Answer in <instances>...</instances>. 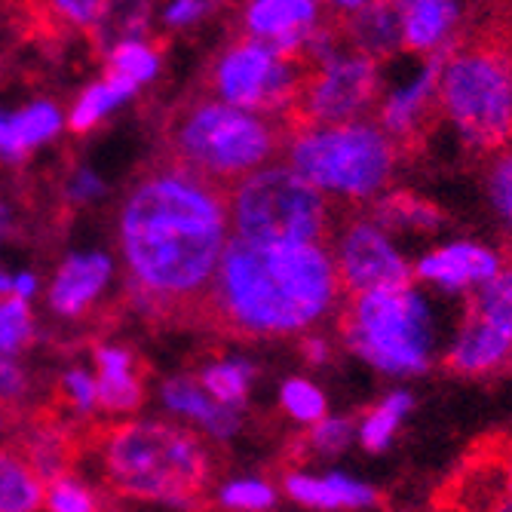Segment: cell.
Instances as JSON below:
<instances>
[{"label": "cell", "instance_id": "1", "mask_svg": "<svg viewBox=\"0 0 512 512\" xmlns=\"http://www.w3.org/2000/svg\"><path fill=\"white\" fill-rule=\"evenodd\" d=\"M129 304L166 325H197L230 243L227 188L169 160L138 175L117 212Z\"/></svg>", "mask_w": 512, "mask_h": 512}, {"label": "cell", "instance_id": "2", "mask_svg": "<svg viewBox=\"0 0 512 512\" xmlns=\"http://www.w3.org/2000/svg\"><path fill=\"white\" fill-rule=\"evenodd\" d=\"M344 298L332 246H258L230 237L197 325L224 338H292Z\"/></svg>", "mask_w": 512, "mask_h": 512}, {"label": "cell", "instance_id": "3", "mask_svg": "<svg viewBox=\"0 0 512 512\" xmlns=\"http://www.w3.org/2000/svg\"><path fill=\"white\" fill-rule=\"evenodd\" d=\"M89 451L99 457L102 479L117 497L206 506L215 457L194 430L166 421H111L96 424Z\"/></svg>", "mask_w": 512, "mask_h": 512}, {"label": "cell", "instance_id": "4", "mask_svg": "<svg viewBox=\"0 0 512 512\" xmlns=\"http://www.w3.org/2000/svg\"><path fill=\"white\" fill-rule=\"evenodd\" d=\"M286 120L243 111L212 96L178 102L163 120L160 157L218 188L276 163L286 145Z\"/></svg>", "mask_w": 512, "mask_h": 512}, {"label": "cell", "instance_id": "5", "mask_svg": "<svg viewBox=\"0 0 512 512\" xmlns=\"http://www.w3.org/2000/svg\"><path fill=\"white\" fill-rule=\"evenodd\" d=\"M439 53L442 117L482 160L512 148V40L473 16Z\"/></svg>", "mask_w": 512, "mask_h": 512}, {"label": "cell", "instance_id": "6", "mask_svg": "<svg viewBox=\"0 0 512 512\" xmlns=\"http://www.w3.org/2000/svg\"><path fill=\"white\" fill-rule=\"evenodd\" d=\"M399 148L375 120L289 126L283 163L350 209L371 206L390 188Z\"/></svg>", "mask_w": 512, "mask_h": 512}, {"label": "cell", "instance_id": "7", "mask_svg": "<svg viewBox=\"0 0 512 512\" xmlns=\"http://www.w3.org/2000/svg\"><path fill=\"white\" fill-rule=\"evenodd\" d=\"M230 237L258 246H329L338 203L289 163H267L227 188Z\"/></svg>", "mask_w": 512, "mask_h": 512}, {"label": "cell", "instance_id": "8", "mask_svg": "<svg viewBox=\"0 0 512 512\" xmlns=\"http://www.w3.org/2000/svg\"><path fill=\"white\" fill-rule=\"evenodd\" d=\"M338 332L353 353L390 375H417L430 365L433 325L411 286L347 295L338 310Z\"/></svg>", "mask_w": 512, "mask_h": 512}, {"label": "cell", "instance_id": "9", "mask_svg": "<svg viewBox=\"0 0 512 512\" xmlns=\"http://www.w3.org/2000/svg\"><path fill=\"white\" fill-rule=\"evenodd\" d=\"M310 65L301 56H283L267 43L234 37L206 65V96L243 111L289 120L304 89Z\"/></svg>", "mask_w": 512, "mask_h": 512}, {"label": "cell", "instance_id": "10", "mask_svg": "<svg viewBox=\"0 0 512 512\" xmlns=\"http://www.w3.org/2000/svg\"><path fill=\"white\" fill-rule=\"evenodd\" d=\"M381 62L341 50L310 68L286 126L368 120L381 99Z\"/></svg>", "mask_w": 512, "mask_h": 512}, {"label": "cell", "instance_id": "11", "mask_svg": "<svg viewBox=\"0 0 512 512\" xmlns=\"http://www.w3.org/2000/svg\"><path fill=\"white\" fill-rule=\"evenodd\" d=\"M512 353V258L470 292L463 325L445 365L454 375H488Z\"/></svg>", "mask_w": 512, "mask_h": 512}, {"label": "cell", "instance_id": "12", "mask_svg": "<svg viewBox=\"0 0 512 512\" xmlns=\"http://www.w3.org/2000/svg\"><path fill=\"white\" fill-rule=\"evenodd\" d=\"M509 503V430L479 436L433 494V512H497Z\"/></svg>", "mask_w": 512, "mask_h": 512}, {"label": "cell", "instance_id": "13", "mask_svg": "<svg viewBox=\"0 0 512 512\" xmlns=\"http://www.w3.org/2000/svg\"><path fill=\"white\" fill-rule=\"evenodd\" d=\"M335 264L344 295H359L384 286H408L414 270L390 246L384 227L368 215L347 218L341 234H335Z\"/></svg>", "mask_w": 512, "mask_h": 512}, {"label": "cell", "instance_id": "14", "mask_svg": "<svg viewBox=\"0 0 512 512\" xmlns=\"http://www.w3.org/2000/svg\"><path fill=\"white\" fill-rule=\"evenodd\" d=\"M332 16L322 0H243L237 34L267 43L283 56H301L310 37Z\"/></svg>", "mask_w": 512, "mask_h": 512}, {"label": "cell", "instance_id": "15", "mask_svg": "<svg viewBox=\"0 0 512 512\" xmlns=\"http://www.w3.org/2000/svg\"><path fill=\"white\" fill-rule=\"evenodd\" d=\"M439 65H442V53L433 56V62L427 65L421 80H414L408 89L393 92V96H387L378 105V120L375 123L393 138V145L399 148V154L411 157L417 148H424L436 120H442Z\"/></svg>", "mask_w": 512, "mask_h": 512}, {"label": "cell", "instance_id": "16", "mask_svg": "<svg viewBox=\"0 0 512 512\" xmlns=\"http://www.w3.org/2000/svg\"><path fill=\"white\" fill-rule=\"evenodd\" d=\"M62 129L65 114L50 99H34L22 108H0V163H25L34 151L59 138Z\"/></svg>", "mask_w": 512, "mask_h": 512}, {"label": "cell", "instance_id": "17", "mask_svg": "<svg viewBox=\"0 0 512 512\" xmlns=\"http://www.w3.org/2000/svg\"><path fill=\"white\" fill-rule=\"evenodd\" d=\"M114 264L102 252H77L62 261L50 286V310L65 319H80L111 283Z\"/></svg>", "mask_w": 512, "mask_h": 512}, {"label": "cell", "instance_id": "18", "mask_svg": "<svg viewBox=\"0 0 512 512\" xmlns=\"http://www.w3.org/2000/svg\"><path fill=\"white\" fill-rule=\"evenodd\" d=\"M500 270V258L476 243H454L430 252L414 264V276L424 283H436L448 292L476 289Z\"/></svg>", "mask_w": 512, "mask_h": 512}, {"label": "cell", "instance_id": "19", "mask_svg": "<svg viewBox=\"0 0 512 512\" xmlns=\"http://www.w3.org/2000/svg\"><path fill=\"white\" fill-rule=\"evenodd\" d=\"M92 356L99 365V411L111 417L135 414L145 402V365L117 344H99Z\"/></svg>", "mask_w": 512, "mask_h": 512}, {"label": "cell", "instance_id": "20", "mask_svg": "<svg viewBox=\"0 0 512 512\" xmlns=\"http://www.w3.org/2000/svg\"><path fill=\"white\" fill-rule=\"evenodd\" d=\"M341 34L347 50L381 62L402 46V10L393 0H368L362 10L341 16Z\"/></svg>", "mask_w": 512, "mask_h": 512}, {"label": "cell", "instance_id": "21", "mask_svg": "<svg viewBox=\"0 0 512 512\" xmlns=\"http://www.w3.org/2000/svg\"><path fill=\"white\" fill-rule=\"evenodd\" d=\"M160 396H163V405L169 411L184 414V417H191V421L203 424L218 442L230 439L243 427V408L240 405H221V402H215L200 387V381L191 378V375H178V378L163 381Z\"/></svg>", "mask_w": 512, "mask_h": 512}, {"label": "cell", "instance_id": "22", "mask_svg": "<svg viewBox=\"0 0 512 512\" xmlns=\"http://www.w3.org/2000/svg\"><path fill=\"white\" fill-rule=\"evenodd\" d=\"M286 494L310 509H365L378 503V491L347 476H304L286 473Z\"/></svg>", "mask_w": 512, "mask_h": 512}, {"label": "cell", "instance_id": "23", "mask_svg": "<svg viewBox=\"0 0 512 512\" xmlns=\"http://www.w3.org/2000/svg\"><path fill=\"white\" fill-rule=\"evenodd\" d=\"M457 28L454 0H421L402 13V46L411 53H439Z\"/></svg>", "mask_w": 512, "mask_h": 512}, {"label": "cell", "instance_id": "24", "mask_svg": "<svg viewBox=\"0 0 512 512\" xmlns=\"http://www.w3.org/2000/svg\"><path fill=\"white\" fill-rule=\"evenodd\" d=\"M46 503V482L13 445H0V512H37Z\"/></svg>", "mask_w": 512, "mask_h": 512}, {"label": "cell", "instance_id": "25", "mask_svg": "<svg viewBox=\"0 0 512 512\" xmlns=\"http://www.w3.org/2000/svg\"><path fill=\"white\" fill-rule=\"evenodd\" d=\"M135 96V92L120 83L117 77L105 74L102 80H92L80 96L77 102L71 105V111L65 114V126L74 132V135H86L92 129H99L120 105H126L129 99Z\"/></svg>", "mask_w": 512, "mask_h": 512}, {"label": "cell", "instance_id": "26", "mask_svg": "<svg viewBox=\"0 0 512 512\" xmlns=\"http://www.w3.org/2000/svg\"><path fill=\"white\" fill-rule=\"evenodd\" d=\"M163 68V46L148 37L123 40L105 53V74L126 83L132 92L154 83Z\"/></svg>", "mask_w": 512, "mask_h": 512}, {"label": "cell", "instance_id": "27", "mask_svg": "<svg viewBox=\"0 0 512 512\" xmlns=\"http://www.w3.org/2000/svg\"><path fill=\"white\" fill-rule=\"evenodd\" d=\"M371 221L378 227L390 230V227H408V230H439L445 224L442 209H436L430 200L408 194V191H396V194H384L371 203Z\"/></svg>", "mask_w": 512, "mask_h": 512}, {"label": "cell", "instance_id": "28", "mask_svg": "<svg viewBox=\"0 0 512 512\" xmlns=\"http://www.w3.org/2000/svg\"><path fill=\"white\" fill-rule=\"evenodd\" d=\"M148 22H151V0H108V10L89 40L96 43V50L108 53L111 46L123 40L145 37Z\"/></svg>", "mask_w": 512, "mask_h": 512}, {"label": "cell", "instance_id": "29", "mask_svg": "<svg viewBox=\"0 0 512 512\" xmlns=\"http://www.w3.org/2000/svg\"><path fill=\"white\" fill-rule=\"evenodd\" d=\"M108 0H40V19L68 34H89L99 28Z\"/></svg>", "mask_w": 512, "mask_h": 512}, {"label": "cell", "instance_id": "30", "mask_svg": "<svg viewBox=\"0 0 512 512\" xmlns=\"http://www.w3.org/2000/svg\"><path fill=\"white\" fill-rule=\"evenodd\" d=\"M200 387L221 405H243L252 381V365L240 359H221L200 371Z\"/></svg>", "mask_w": 512, "mask_h": 512}, {"label": "cell", "instance_id": "31", "mask_svg": "<svg viewBox=\"0 0 512 512\" xmlns=\"http://www.w3.org/2000/svg\"><path fill=\"white\" fill-rule=\"evenodd\" d=\"M46 506L50 512H117L114 503L71 473L46 485Z\"/></svg>", "mask_w": 512, "mask_h": 512}, {"label": "cell", "instance_id": "32", "mask_svg": "<svg viewBox=\"0 0 512 512\" xmlns=\"http://www.w3.org/2000/svg\"><path fill=\"white\" fill-rule=\"evenodd\" d=\"M350 421H341V417H322V421L313 424V430H307L304 436H298L289 445V457L292 460H304L307 454H322V457H332L341 454L350 445Z\"/></svg>", "mask_w": 512, "mask_h": 512}, {"label": "cell", "instance_id": "33", "mask_svg": "<svg viewBox=\"0 0 512 512\" xmlns=\"http://www.w3.org/2000/svg\"><path fill=\"white\" fill-rule=\"evenodd\" d=\"M411 408V396L408 393H393L387 396L378 408H371L368 417H365V424H362V445L368 451H384L399 427V421L405 417V411Z\"/></svg>", "mask_w": 512, "mask_h": 512}, {"label": "cell", "instance_id": "34", "mask_svg": "<svg viewBox=\"0 0 512 512\" xmlns=\"http://www.w3.org/2000/svg\"><path fill=\"white\" fill-rule=\"evenodd\" d=\"M34 341V316L28 310V301L7 295L0 298V356L22 353Z\"/></svg>", "mask_w": 512, "mask_h": 512}, {"label": "cell", "instance_id": "35", "mask_svg": "<svg viewBox=\"0 0 512 512\" xmlns=\"http://www.w3.org/2000/svg\"><path fill=\"white\" fill-rule=\"evenodd\" d=\"M31 396L34 378L13 356H0V411L10 414L16 424L22 414L31 411Z\"/></svg>", "mask_w": 512, "mask_h": 512}, {"label": "cell", "instance_id": "36", "mask_svg": "<svg viewBox=\"0 0 512 512\" xmlns=\"http://www.w3.org/2000/svg\"><path fill=\"white\" fill-rule=\"evenodd\" d=\"M488 163V194L494 209L500 212L503 224H506V258H512V148L494 154L485 160Z\"/></svg>", "mask_w": 512, "mask_h": 512}, {"label": "cell", "instance_id": "37", "mask_svg": "<svg viewBox=\"0 0 512 512\" xmlns=\"http://www.w3.org/2000/svg\"><path fill=\"white\" fill-rule=\"evenodd\" d=\"M279 402H283L286 414L304 424H316L325 417V396L304 378H292L279 390Z\"/></svg>", "mask_w": 512, "mask_h": 512}, {"label": "cell", "instance_id": "38", "mask_svg": "<svg viewBox=\"0 0 512 512\" xmlns=\"http://www.w3.org/2000/svg\"><path fill=\"white\" fill-rule=\"evenodd\" d=\"M218 503L234 512H267L276 503V491L261 479H240L221 488Z\"/></svg>", "mask_w": 512, "mask_h": 512}, {"label": "cell", "instance_id": "39", "mask_svg": "<svg viewBox=\"0 0 512 512\" xmlns=\"http://www.w3.org/2000/svg\"><path fill=\"white\" fill-rule=\"evenodd\" d=\"M221 4H227V0H169L160 22L169 31H184V28H194L197 22H203Z\"/></svg>", "mask_w": 512, "mask_h": 512}, {"label": "cell", "instance_id": "40", "mask_svg": "<svg viewBox=\"0 0 512 512\" xmlns=\"http://www.w3.org/2000/svg\"><path fill=\"white\" fill-rule=\"evenodd\" d=\"M102 191H105V184H102V178L96 175V172H89L86 166H77L71 175H68V181H65V200L68 203H74V206H83V203H89V200H96V197H102Z\"/></svg>", "mask_w": 512, "mask_h": 512}, {"label": "cell", "instance_id": "41", "mask_svg": "<svg viewBox=\"0 0 512 512\" xmlns=\"http://www.w3.org/2000/svg\"><path fill=\"white\" fill-rule=\"evenodd\" d=\"M473 16L494 25L500 34H506L512 40V0H479Z\"/></svg>", "mask_w": 512, "mask_h": 512}, {"label": "cell", "instance_id": "42", "mask_svg": "<svg viewBox=\"0 0 512 512\" xmlns=\"http://www.w3.org/2000/svg\"><path fill=\"white\" fill-rule=\"evenodd\" d=\"M301 350H304V356L310 359V362H325L329 359V341H322V338H304L301 341Z\"/></svg>", "mask_w": 512, "mask_h": 512}, {"label": "cell", "instance_id": "43", "mask_svg": "<svg viewBox=\"0 0 512 512\" xmlns=\"http://www.w3.org/2000/svg\"><path fill=\"white\" fill-rule=\"evenodd\" d=\"M34 292H37V276H34V273H19V276H13V295H16V298L28 301Z\"/></svg>", "mask_w": 512, "mask_h": 512}, {"label": "cell", "instance_id": "44", "mask_svg": "<svg viewBox=\"0 0 512 512\" xmlns=\"http://www.w3.org/2000/svg\"><path fill=\"white\" fill-rule=\"evenodd\" d=\"M322 4L329 7L332 13H338V16H350V13L362 10L368 0H322Z\"/></svg>", "mask_w": 512, "mask_h": 512}, {"label": "cell", "instance_id": "45", "mask_svg": "<svg viewBox=\"0 0 512 512\" xmlns=\"http://www.w3.org/2000/svg\"><path fill=\"white\" fill-rule=\"evenodd\" d=\"M10 230H13V209L7 203H0V243L7 240Z\"/></svg>", "mask_w": 512, "mask_h": 512}, {"label": "cell", "instance_id": "46", "mask_svg": "<svg viewBox=\"0 0 512 512\" xmlns=\"http://www.w3.org/2000/svg\"><path fill=\"white\" fill-rule=\"evenodd\" d=\"M7 295H13V276L0 270V298H7Z\"/></svg>", "mask_w": 512, "mask_h": 512}, {"label": "cell", "instance_id": "47", "mask_svg": "<svg viewBox=\"0 0 512 512\" xmlns=\"http://www.w3.org/2000/svg\"><path fill=\"white\" fill-rule=\"evenodd\" d=\"M509 500H512V427H509Z\"/></svg>", "mask_w": 512, "mask_h": 512}, {"label": "cell", "instance_id": "48", "mask_svg": "<svg viewBox=\"0 0 512 512\" xmlns=\"http://www.w3.org/2000/svg\"><path fill=\"white\" fill-rule=\"evenodd\" d=\"M393 4H396V7H399L402 13H405L408 7H414V4H421V0H393Z\"/></svg>", "mask_w": 512, "mask_h": 512}, {"label": "cell", "instance_id": "49", "mask_svg": "<svg viewBox=\"0 0 512 512\" xmlns=\"http://www.w3.org/2000/svg\"><path fill=\"white\" fill-rule=\"evenodd\" d=\"M7 424H13V417H10V414H4V411H0V430H4Z\"/></svg>", "mask_w": 512, "mask_h": 512}, {"label": "cell", "instance_id": "50", "mask_svg": "<svg viewBox=\"0 0 512 512\" xmlns=\"http://www.w3.org/2000/svg\"><path fill=\"white\" fill-rule=\"evenodd\" d=\"M497 512H512V500H509V503H503V506H500Z\"/></svg>", "mask_w": 512, "mask_h": 512}, {"label": "cell", "instance_id": "51", "mask_svg": "<svg viewBox=\"0 0 512 512\" xmlns=\"http://www.w3.org/2000/svg\"><path fill=\"white\" fill-rule=\"evenodd\" d=\"M509 368H512V353H509Z\"/></svg>", "mask_w": 512, "mask_h": 512}]
</instances>
